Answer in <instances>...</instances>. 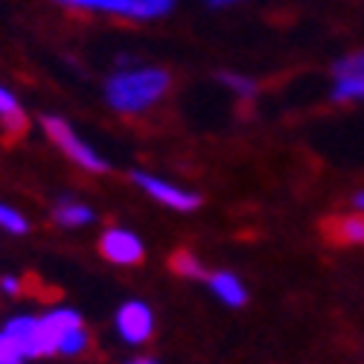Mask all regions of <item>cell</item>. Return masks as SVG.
Returning a JSON list of instances; mask_svg holds the SVG:
<instances>
[{
  "instance_id": "8992f818",
  "label": "cell",
  "mask_w": 364,
  "mask_h": 364,
  "mask_svg": "<svg viewBox=\"0 0 364 364\" xmlns=\"http://www.w3.org/2000/svg\"><path fill=\"white\" fill-rule=\"evenodd\" d=\"M100 251L114 265H137L143 259V242L129 228H108L100 236Z\"/></svg>"
},
{
  "instance_id": "6da1fadb",
  "label": "cell",
  "mask_w": 364,
  "mask_h": 364,
  "mask_svg": "<svg viewBox=\"0 0 364 364\" xmlns=\"http://www.w3.org/2000/svg\"><path fill=\"white\" fill-rule=\"evenodd\" d=\"M172 76L155 65H132L126 58L123 68H117L105 82V102L117 114H143L155 108L169 94Z\"/></svg>"
},
{
  "instance_id": "5b68a950",
  "label": "cell",
  "mask_w": 364,
  "mask_h": 364,
  "mask_svg": "<svg viewBox=\"0 0 364 364\" xmlns=\"http://www.w3.org/2000/svg\"><path fill=\"white\" fill-rule=\"evenodd\" d=\"M114 326H117V336L126 344L140 347L155 336V312L143 300H126L114 315Z\"/></svg>"
},
{
  "instance_id": "3957f363",
  "label": "cell",
  "mask_w": 364,
  "mask_h": 364,
  "mask_svg": "<svg viewBox=\"0 0 364 364\" xmlns=\"http://www.w3.org/2000/svg\"><path fill=\"white\" fill-rule=\"evenodd\" d=\"M85 323L82 315L70 306H55L47 309L44 315H36V329H33V341H29L26 358H44V355H55L58 341L65 338V332Z\"/></svg>"
},
{
  "instance_id": "ba28073f",
  "label": "cell",
  "mask_w": 364,
  "mask_h": 364,
  "mask_svg": "<svg viewBox=\"0 0 364 364\" xmlns=\"http://www.w3.org/2000/svg\"><path fill=\"white\" fill-rule=\"evenodd\" d=\"M58 6H68L76 12H94V15H114V18H134L137 0H55Z\"/></svg>"
},
{
  "instance_id": "4fadbf2b",
  "label": "cell",
  "mask_w": 364,
  "mask_h": 364,
  "mask_svg": "<svg viewBox=\"0 0 364 364\" xmlns=\"http://www.w3.org/2000/svg\"><path fill=\"white\" fill-rule=\"evenodd\" d=\"M332 100L336 102H364V76H336Z\"/></svg>"
},
{
  "instance_id": "cb8c5ba5",
  "label": "cell",
  "mask_w": 364,
  "mask_h": 364,
  "mask_svg": "<svg viewBox=\"0 0 364 364\" xmlns=\"http://www.w3.org/2000/svg\"><path fill=\"white\" fill-rule=\"evenodd\" d=\"M126 364H161V361H155V358H146V355H137V358H132V361H126Z\"/></svg>"
},
{
  "instance_id": "2e32d148",
  "label": "cell",
  "mask_w": 364,
  "mask_h": 364,
  "mask_svg": "<svg viewBox=\"0 0 364 364\" xmlns=\"http://www.w3.org/2000/svg\"><path fill=\"white\" fill-rule=\"evenodd\" d=\"M219 82L230 90L236 100H245V102H248V100L257 97V82H254L251 76H242V73H222Z\"/></svg>"
},
{
  "instance_id": "52a82bcc",
  "label": "cell",
  "mask_w": 364,
  "mask_h": 364,
  "mask_svg": "<svg viewBox=\"0 0 364 364\" xmlns=\"http://www.w3.org/2000/svg\"><path fill=\"white\" fill-rule=\"evenodd\" d=\"M204 280H207L210 291H213V297L219 303H225V306L239 309V306H245L248 303V289L233 274V271H210Z\"/></svg>"
},
{
  "instance_id": "7a4b0ae2",
  "label": "cell",
  "mask_w": 364,
  "mask_h": 364,
  "mask_svg": "<svg viewBox=\"0 0 364 364\" xmlns=\"http://www.w3.org/2000/svg\"><path fill=\"white\" fill-rule=\"evenodd\" d=\"M41 129H44V134L55 143V149L62 151V155H65L70 164H76L79 169H85V172H105V169H108V161H105L87 140L79 137V132L68 123L65 117L47 114V117L41 119Z\"/></svg>"
},
{
  "instance_id": "9c48e42d",
  "label": "cell",
  "mask_w": 364,
  "mask_h": 364,
  "mask_svg": "<svg viewBox=\"0 0 364 364\" xmlns=\"http://www.w3.org/2000/svg\"><path fill=\"white\" fill-rule=\"evenodd\" d=\"M0 126H4V132L9 137H21L26 132V126H29L23 105L18 102V97L6 85H0Z\"/></svg>"
},
{
  "instance_id": "ffe728a7",
  "label": "cell",
  "mask_w": 364,
  "mask_h": 364,
  "mask_svg": "<svg viewBox=\"0 0 364 364\" xmlns=\"http://www.w3.org/2000/svg\"><path fill=\"white\" fill-rule=\"evenodd\" d=\"M23 361H26L23 350L6 336L4 329H0V364H23Z\"/></svg>"
},
{
  "instance_id": "9a60e30c",
  "label": "cell",
  "mask_w": 364,
  "mask_h": 364,
  "mask_svg": "<svg viewBox=\"0 0 364 364\" xmlns=\"http://www.w3.org/2000/svg\"><path fill=\"white\" fill-rule=\"evenodd\" d=\"M87 344H90V332H87L85 323H79V326H73V329L65 332V338L58 341L55 355H82L87 350Z\"/></svg>"
},
{
  "instance_id": "5bb4252c",
  "label": "cell",
  "mask_w": 364,
  "mask_h": 364,
  "mask_svg": "<svg viewBox=\"0 0 364 364\" xmlns=\"http://www.w3.org/2000/svg\"><path fill=\"white\" fill-rule=\"evenodd\" d=\"M169 268L175 271L178 277H187V280H204L207 277V268L201 265V259L190 251H178L172 259H169Z\"/></svg>"
},
{
  "instance_id": "603a6c76",
  "label": "cell",
  "mask_w": 364,
  "mask_h": 364,
  "mask_svg": "<svg viewBox=\"0 0 364 364\" xmlns=\"http://www.w3.org/2000/svg\"><path fill=\"white\" fill-rule=\"evenodd\" d=\"M353 207H355V213H364V190L353 196Z\"/></svg>"
},
{
  "instance_id": "277c9868",
  "label": "cell",
  "mask_w": 364,
  "mask_h": 364,
  "mask_svg": "<svg viewBox=\"0 0 364 364\" xmlns=\"http://www.w3.org/2000/svg\"><path fill=\"white\" fill-rule=\"evenodd\" d=\"M132 181H134V184H137L149 198H155L158 204H164V207H169V210H178V213H190V210H196V207L201 204V196H198V193L175 184V181H166V178H161V175L134 172Z\"/></svg>"
},
{
  "instance_id": "ac0fdd59",
  "label": "cell",
  "mask_w": 364,
  "mask_h": 364,
  "mask_svg": "<svg viewBox=\"0 0 364 364\" xmlns=\"http://www.w3.org/2000/svg\"><path fill=\"white\" fill-rule=\"evenodd\" d=\"M0 230H6L12 236H23L29 230V222L21 210H15L9 204H0Z\"/></svg>"
},
{
  "instance_id": "8fae6325",
  "label": "cell",
  "mask_w": 364,
  "mask_h": 364,
  "mask_svg": "<svg viewBox=\"0 0 364 364\" xmlns=\"http://www.w3.org/2000/svg\"><path fill=\"white\" fill-rule=\"evenodd\" d=\"M329 239L341 242V245H364V213L338 216L326 225Z\"/></svg>"
},
{
  "instance_id": "7c38bea8",
  "label": "cell",
  "mask_w": 364,
  "mask_h": 364,
  "mask_svg": "<svg viewBox=\"0 0 364 364\" xmlns=\"http://www.w3.org/2000/svg\"><path fill=\"white\" fill-rule=\"evenodd\" d=\"M33 329H36V315H15L4 323V332L23 350V355L29 350V341H33Z\"/></svg>"
},
{
  "instance_id": "44dd1931",
  "label": "cell",
  "mask_w": 364,
  "mask_h": 364,
  "mask_svg": "<svg viewBox=\"0 0 364 364\" xmlns=\"http://www.w3.org/2000/svg\"><path fill=\"white\" fill-rule=\"evenodd\" d=\"M0 289H4L6 294H21V277H15V274L0 277Z\"/></svg>"
},
{
  "instance_id": "30bf717a",
  "label": "cell",
  "mask_w": 364,
  "mask_h": 364,
  "mask_svg": "<svg viewBox=\"0 0 364 364\" xmlns=\"http://www.w3.org/2000/svg\"><path fill=\"white\" fill-rule=\"evenodd\" d=\"M94 219H97V213L79 198L65 196V198H58L55 207H53V222L62 225V228H87Z\"/></svg>"
},
{
  "instance_id": "d6986e66",
  "label": "cell",
  "mask_w": 364,
  "mask_h": 364,
  "mask_svg": "<svg viewBox=\"0 0 364 364\" xmlns=\"http://www.w3.org/2000/svg\"><path fill=\"white\" fill-rule=\"evenodd\" d=\"M332 73L336 76H364V50L338 58L336 68H332Z\"/></svg>"
},
{
  "instance_id": "e0dca14e",
  "label": "cell",
  "mask_w": 364,
  "mask_h": 364,
  "mask_svg": "<svg viewBox=\"0 0 364 364\" xmlns=\"http://www.w3.org/2000/svg\"><path fill=\"white\" fill-rule=\"evenodd\" d=\"M175 6V0H137L134 4V18L132 21H155L169 15Z\"/></svg>"
},
{
  "instance_id": "7402d4cb",
  "label": "cell",
  "mask_w": 364,
  "mask_h": 364,
  "mask_svg": "<svg viewBox=\"0 0 364 364\" xmlns=\"http://www.w3.org/2000/svg\"><path fill=\"white\" fill-rule=\"evenodd\" d=\"M213 9H228V6H239V4H245V0H207Z\"/></svg>"
}]
</instances>
